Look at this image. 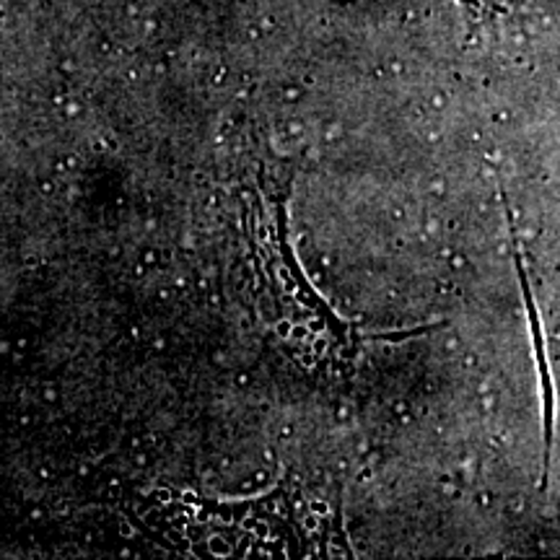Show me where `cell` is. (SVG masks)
<instances>
[{
    "label": "cell",
    "instance_id": "1",
    "mask_svg": "<svg viewBox=\"0 0 560 560\" xmlns=\"http://www.w3.org/2000/svg\"><path fill=\"white\" fill-rule=\"evenodd\" d=\"M213 550H215V552H221V556H226V545L219 542V540L213 542Z\"/></svg>",
    "mask_w": 560,
    "mask_h": 560
}]
</instances>
